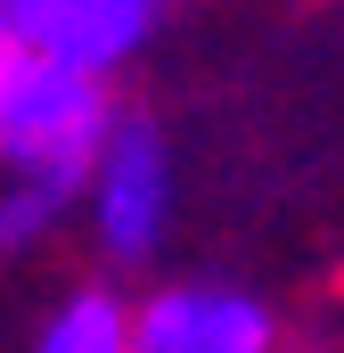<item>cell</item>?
Segmentation results:
<instances>
[{
    "label": "cell",
    "instance_id": "obj_1",
    "mask_svg": "<svg viewBox=\"0 0 344 353\" xmlns=\"http://www.w3.org/2000/svg\"><path fill=\"white\" fill-rule=\"evenodd\" d=\"M123 99L66 58H41L25 41L0 50V173H33L83 197V173L98 165Z\"/></svg>",
    "mask_w": 344,
    "mask_h": 353
},
{
    "label": "cell",
    "instance_id": "obj_2",
    "mask_svg": "<svg viewBox=\"0 0 344 353\" xmlns=\"http://www.w3.org/2000/svg\"><path fill=\"white\" fill-rule=\"evenodd\" d=\"M172 205H180V173H172V140L148 107H123L98 165L83 173V197H74V222H83L90 255L107 271H140L156 263L172 230Z\"/></svg>",
    "mask_w": 344,
    "mask_h": 353
},
{
    "label": "cell",
    "instance_id": "obj_3",
    "mask_svg": "<svg viewBox=\"0 0 344 353\" xmlns=\"http://www.w3.org/2000/svg\"><path fill=\"white\" fill-rule=\"evenodd\" d=\"M140 353H287V329L262 288L222 271H180L140 288Z\"/></svg>",
    "mask_w": 344,
    "mask_h": 353
},
{
    "label": "cell",
    "instance_id": "obj_4",
    "mask_svg": "<svg viewBox=\"0 0 344 353\" xmlns=\"http://www.w3.org/2000/svg\"><path fill=\"white\" fill-rule=\"evenodd\" d=\"M172 0H25L17 17V41L41 50V58H66L98 83H115L123 66H140L164 33Z\"/></svg>",
    "mask_w": 344,
    "mask_h": 353
},
{
    "label": "cell",
    "instance_id": "obj_5",
    "mask_svg": "<svg viewBox=\"0 0 344 353\" xmlns=\"http://www.w3.org/2000/svg\"><path fill=\"white\" fill-rule=\"evenodd\" d=\"M25 353H140V296L123 279H74L33 312Z\"/></svg>",
    "mask_w": 344,
    "mask_h": 353
},
{
    "label": "cell",
    "instance_id": "obj_6",
    "mask_svg": "<svg viewBox=\"0 0 344 353\" xmlns=\"http://www.w3.org/2000/svg\"><path fill=\"white\" fill-rule=\"evenodd\" d=\"M74 214V189L58 181H33V173H0V271H17L25 255H41Z\"/></svg>",
    "mask_w": 344,
    "mask_h": 353
},
{
    "label": "cell",
    "instance_id": "obj_7",
    "mask_svg": "<svg viewBox=\"0 0 344 353\" xmlns=\"http://www.w3.org/2000/svg\"><path fill=\"white\" fill-rule=\"evenodd\" d=\"M17 17H25V0H0V50L17 41Z\"/></svg>",
    "mask_w": 344,
    "mask_h": 353
}]
</instances>
